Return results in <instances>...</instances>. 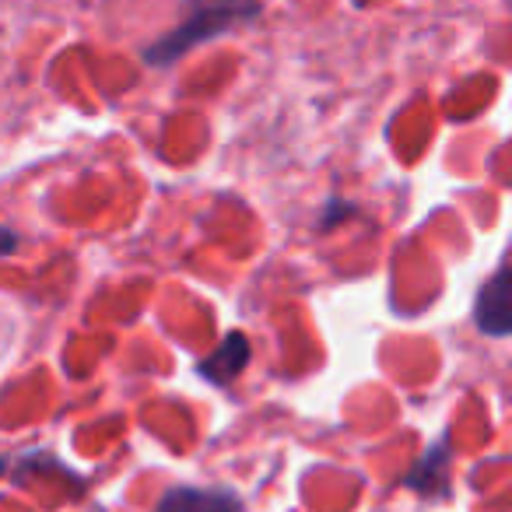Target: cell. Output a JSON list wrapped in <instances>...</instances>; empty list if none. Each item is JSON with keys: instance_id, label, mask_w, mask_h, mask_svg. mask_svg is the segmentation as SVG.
Returning <instances> with one entry per match:
<instances>
[{"instance_id": "7", "label": "cell", "mask_w": 512, "mask_h": 512, "mask_svg": "<svg viewBox=\"0 0 512 512\" xmlns=\"http://www.w3.org/2000/svg\"><path fill=\"white\" fill-rule=\"evenodd\" d=\"M351 207L348 204H341V200H330V207H327V214H323V228H330V225H337V218H341V214H348Z\"/></svg>"}, {"instance_id": "2", "label": "cell", "mask_w": 512, "mask_h": 512, "mask_svg": "<svg viewBox=\"0 0 512 512\" xmlns=\"http://www.w3.org/2000/svg\"><path fill=\"white\" fill-rule=\"evenodd\" d=\"M512 278L509 267L498 264V271L477 288L474 299V323L484 337H505L512 330Z\"/></svg>"}, {"instance_id": "8", "label": "cell", "mask_w": 512, "mask_h": 512, "mask_svg": "<svg viewBox=\"0 0 512 512\" xmlns=\"http://www.w3.org/2000/svg\"><path fill=\"white\" fill-rule=\"evenodd\" d=\"M4 470H8V456H0V477H4Z\"/></svg>"}, {"instance_id": "6", "label": "cell", "mask_w": 512, "mask_h": 512, "mask_svg": "<svg viewBox=\"0 0 512 512\" xmlns=\"http://www.w3.org/2000/svg\"><path fill=\"white\" fill-rule=\"evenodd\" d=\"M18 242H22V235L15 232V228H8V225H0V256H8V253H15L18 249Z\"/></svg>"}, {"instance_id": "3", "label": "cell", "mask_w": 512, "mask_h": 512, "mask_svg": "<svg viewBox=\"0 0 512 512\" xmlns=\"http://www.w3.org/2000/svg\"><path fill=\"white\" fill-rule=\"evenodd\" d=\"M249 358H253V348H249V337L242 330H232V334L221 337V344L211 351L207 358H200L197 376L207 379L211 386H232L235 379L246 372Z\"/></svg>"}, {"instance_id": "4", "label": "cell", "mask_w": 512, "mask_h": 512, "mask_svg": "<svg viewBox=\"0 0 512 512\" xmlns=\"http://www.w3.org/2000/svg\"><path fill=\"white\" fill-rule=\"evenodd\" d=\"M449 463H453V449H449V435H442L435 446L425 449L418 463L400 477V484L425 498H449Z\"/></svg>"}, {"instance_id": "5", "label": "cell", "mask_w": 512, "mask_h": 512, "mask_svg": "<svg viewBox=\"0 0 512 512\" xmlns=\"http://www.w3.org/2000/svg\"><path fill=\"white\" fill-rule=\"evenodd\" d=\"M155 512H246L242 498L232 488H193L176 484L158 498Z\"/></svg>"}, {"instance_id": "1", "label": "cell", "mask_w": 512, "mask_h": 512, "mask_svg": "<svg viewBox=\"0 0 512 512\" xmlns=\"http://www.w3.org/2000/svg\"><path fill=\"white\" fill-rule=\"evenodd\" d=\"M183 4H186V18L169 36L144 46V64L172 67L186 53L197 50V46L211 43V39L260 18V0H183Z\"/></svg>"}]
</instances>
